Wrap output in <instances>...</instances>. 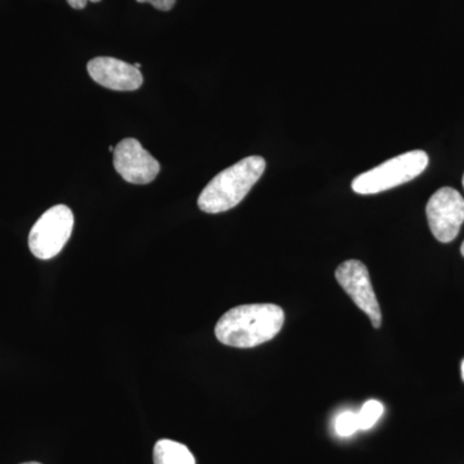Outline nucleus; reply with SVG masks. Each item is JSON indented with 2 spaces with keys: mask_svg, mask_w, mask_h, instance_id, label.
<instances>
[{
  "mask_svg": "<svg viewBox=\"0 0 464 464\" xmlns=\"http://www.w3.org/2000/svg\"><path fill=\"white\" fill-rule=\"evenodd\" d=\"M359 430V417H357V413L344 411V413L338 415L337 420H335V431L342 438H348V436L353 435Z\"/></svg>",
  "mask_w": 464,
  "mask_h": 464,
  "instance_id": "obj_11",
  "label": "nucleus"
},
{
  "mask_svg": "<svg viewBox=\"0 0 464 464\" xmlns=\"http://www.w3.org/2000/svg\"><path fill=\"white\" fill-rule=\"evenodd\" d=\"M23 464H41V463H36V462H29V463H23Z\"/></svg>",
  "mask_w": 464,
  "mask_h": 464,
  "instance_id": "obj_18",
  "label": "nucleus"
},
{
  "mask_svg": "<svg viewBox=\"0 0 464 464\" xmlns=\"http://www.w3.org/2000/svg\"><path fill=\"white\" fill-rule=\"evenodd\" d=\"M463 188H464V176H463Z\"/></svg>",
  "mask_w": 464,
  "mask_h": 464,
  "instance_id": "obj_19",
  "label": "nucleus"
},
{
  "mask_svg": "<svg viewBox=\"0 0 464 464\" xmlns=\"http://www.w3.org/2000/svg\"><path fill=\"white\" fill-rule=\"evenodd\" d=\"M134 67H137V69H140V67H141V63H134Z\"/></svg>",
  "mask_w": 464,
  "mask_h": 464,
  "instance_id": "obj_14",
  "label": "nucleus"
},
{
  "mask_svg": "<svg viewBox=\"0 0 464 464\" xmlns=\"http://www.w3.org/2000/svg\"><path fill=\"white\" fill-rule=\"evenodd\" d=\"M266 169V160L253 155L234 164L227 169L217 174L203 191L198 206L209 215L227 212L243 201L252 190L253 186L261 179Z\"/></svg>",
  "mask_w": 464,
  "mask_h": 464,
  "instance_id": "obj_2",
  "label": "nucleus"
},
{
  "mask_svg": "<svg viewBox=\"0 0 464 464\" xmlns=\"http://www.w3.org/2000/svg\"><path fill=\"white\" fill-rule=\"evenodd\" d=\"M427 166L429 155L422 150L405 152L357 176L353 181V190L360 195L387 191L417 179Z\"/></svg>",
  "mask_w": 464,
  "mask_h": 464,
  "instance_id": "obj_3",
  "label": "nucleus"
},
{
  "mask_svg": "<svg viewBox=\"0 0 464 464\" xmlns=\"http://www.w3.org/2000/svg\"><path fill=\"white\" fill-rule=\"evenodd\" d=\"M74 228V215L63 204L52 207L36 221L29 234V248L39 259L56 257Z\"/></svg>",
  "mask_w": 464,
  "mask_h": 464,
  "instance_id": "obj_4",
  "label": "nucleus"
},
{
  "mask_svg": "<svg viewBox=\"0 0 464 464\" xmlns=\"http://www.w3.org/2000/svg\"><path fill=\"white\" fill-rule=\"evenodd\" d=\"M335 279L351 299L355 302L356 306L368 315L372 325L375 329L381 328V307L366 266L357 259H348L338 266L335 270Z\"/></svg>",
  "mask_w": 464,
  "mask_h": 464,
  "instance_id": "obj_6",
  "label": "nucleus"
},
{
  "mask_svg": "<svg viewBox=\"0 0 464 464\" xmlns=\"http://www.w3.org/2000/svg\"><path fill=\"white\" fill-rule=\"evenodd\" d=\"M155 464H197L190 449L173 440H159L154 448Z\"/></svg>",
  "mask_w": 464,
  "mask_h": 464,
  "instance_id": "obj_9",
  "label": "nucleus"
},
{
  "mask_svg": "<svg viewBox=\"0 0 464 464\" xmlns=\"http://www.w3.org/2000/svg\"><path fill=\"white\" fill-rule=\"evenodd\" d=\"M114 168L125 181L148 185L157 179L160 164L136 139H125L115 146Z\"/></svg>",
  "mask_w": 464,
  "mask_h": 464,
  "instance_id": "obj_7",
  "label": "nucleus"
},
{
  "mask_svg": "<svg viewBox=\"0 0 464 464\" xmlns=\"http://www.w3.org/2000/svg\"><path fill=\"white\" fill-rule=\"evenodd\" d=\"M384 406L378 400H369L362 405V411L357 413L359 417L360 430L366 431L374 427V424L380 420L382 414H383Z\"/></svg>",
  "mask_w": 464,
  "mask_h": 464,
  "instance_id": "obj_10",
  "label": "nucleus"
},
{
  "mask_svg": "<svg viewBox=\"0 0 464 464\" xmlns=\"http://www.w3.org/2000/svg\"><path fill=\"white\" fill-rule=\"evenodd\" d=\"M462 378H463V381H464V360H463V362H462Z\"/></svg>",
  "mask_w": 464,
  "mask_h": 464,
  "instance_id": "obj_16",
  "label": "nucleus"
},
{
  "mask_svg": "<svg viewBox=\"0 0 464 464\" xmlns=\"http://www.w3.org/2000/svg\"><path fill=\"white\" fill-rule=\"evenodd\" d=\"M114 150H115L114 146H110L109 151L114 152Z\"/></svg>",
  "mask_w": 464,
  "mask_h": 464,
  "instance_id": "obj_17",
  "label": "nucleus"
},
{
  "mask_svg": "<svg viewBox=\"0 0 464 464\" xmlns=\"http://www.w3.org/2000/svg\"><path fill=\"white\" fill-rule=\"evenodd\" d=\"M284 320L285 314L277 304H244L231 308L218 320L216 337L226 346L257 347L279 334Z\"/></svg>",
  "mask_w": 464,
  "mask_h": 464,
  "instance_id": "obj_1",
  "label": "nucleus"
},
{
  "mask_svg": "<svg viewBox=\"0 0 464 464\" xmlns=\"http://www.w3.org/2000/svg\"><path fill=\"white\" fill-rule=\"evenodd\" d=\"M460 253H462V256L464 257V241H463V244H462V248H460Z\"/></svg>",
  "mask_w": 464,
  "mask_h": 464,
  "instance_id": "obj_15",
  "label": "nucleus"
},
{
  "mask_svg": "<svg viewBox=\"0 0 464 464\" xmlns=\"http://www.w3.org/2000/svg\"><path fill=\"white\" fill-rule=\"evenodd\" d=\"M99 3L101 0H67V3H69L70 7L74 9H84L87 7V3Z\"/></svg>",
  "mask_w": 464,
  "mask_h": 464,
  "instance_id": "obj_13",
  "label": "nucleus"
},
{
  "mask_svg": "<svg viewBox=\"0 0 464 464\" xmlns=\"http://www.w3.org/2000/svg\"><path fill=\"white\" fill-rule=\"evenodd\" d=\"M88 74L97 84L108 90L136 91L143 83L140 69L112 57H96L87 65Z\"/></svg>",
  "mask_w": 464,
  "mask_h": 464,
  "instance_id": "obj_8",
  "label": "nucleus"
},
{
  "mask_svg": "<svg viewBox=\"0 0 464 464\" xmlns=\"http://www.w3.org/2000/svg\"><path fill=\"white\" fill-rule=\"evenodd\" d=\"M136 2L150 3L152 7L159 9V11L168 12L174 7L177 0H136Z\"/></svg>",
  "mask_w": 464,
  "mask_h": 464,
  "instance_id": "obj_12",
  "label": "nucleus"
},
{
  "mask_svg": "<svg viewBox=\"0 0 464 464\" xmlns=\"http://www.w3.org/2000/svg\"><path fill=\"white\" fill-rule=\"evenodd\" d=\"M426 213L433 237L441 243H450L464 222L463 197L454 188H440L427 203Z\"/></svg>",
  "mask_w": 464,
  "mask_h": 464,
  "instance_id": "obj_5",
  "label": "nucleus"
}]
</instances>
